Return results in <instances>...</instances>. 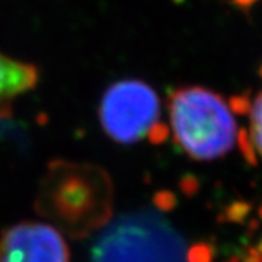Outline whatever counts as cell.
I'll return each mask as SVG.
<instances>
[{"mask_svg":"<svg viewBox=\"0 0 262 262\" xmlns=\"http://www.w3.org/2000/svg\"><path fill=\"white\" fill-rule=\"evenodd\" d=\"M35 211L64 236L88 237L113 220V179L94 163L51 160L38 185Z\"/></svg>","mask_w":262,"mask_h":262,"instance_id":"6da1fadb","label":"cell"},{"mask_svg":"<svg viewBox=\"0 0 262 262\" xmlns=\"http://www.w3.org/2000/svg\"><path fill=\"white\" fill-rule=\"evenodd\" d=\"M173 143L194 160H214L236 140V121L223 98L201 86L173 89L168 96Z\"/></svg>","mask_w":262,"mask_h":262,"instance_id":"7a4b0ae2","label":"cell"},{"mask_svg":"<svg viewBox=\"0 0 262 262\" xmlns=\"http://www.w3.org/2000/svg\"><path fill=\"white\" fill-rule=\"evenodd\" d=\"M91 262H188L178 233L158 214L121 215L103 229L92 246Z\"/></svg>","mask_w":262,"mask_h":262,"instance_id":"3957f363","label":"cell"},{"mask_svg":"<svg viewBox=\"0 0 262 262\" xmlns=\"http://www.w3.org/2000/svg\"><path fill=\"white\" fill-rule=\"evenodd\" d=\"M98 121L114 143L133 146L143 140L160 144L168 139V125L160 121V99L141 79H120L111 83L98 103Z\"/></svg>","mask_w":262,"mask_h":262,"instance_id":"277c9868","label":"cell"},{"mask_svg":"<svg viewBox=\"0 0 262 262\" xmlns=\"http://www.w3.org/2000/svg\"><path fill=\"white\" fill-rule=\"evenodd\" d=\"M0 262H70V249L54 226L20 222L0 233Z\"/></svg>","mask_w":262,"mask_h":262,"instance_id":"5b68a950","label":"cell"},{"mask_svg":"<svg viewBox=\"0 0 262 262\" xmlns=\"http://www.w3.org/2000/svg\"><path fill=\"white\" fill-rule=\"evenodd\" d=\"M39 79L37 64L0 51V110H8L18 98L34 91Z\"/></svg>","mask_w":262,"mask_h":262,"instance_id":"8992f818","label":"cell"},{"mask_svg":"<svg viewBox=\"0 0 262 262\" xmlns=\"http://www.w3.org/2000/svg\"><path fill=\"white\" fill-rule=\"evenodd\" d=\"M252 211V206L246 201H233L229 206L223 208L220 220L226 223H236L244 225Z\"/></svg>","mask_w":262,"mask_h":262,"instance_id":"52a82bcc","label":"cell"},{"mask_svg":"<svg viewBox=\"0 0 262 262\" xmlns=\"http://www.w3.org/2000/svg\"><path fill=\"white\" fill-rule=\"evenodd\" d=\"M251 133L252 143L262 156V92L256 96L251 108Z\"/></svg>","mask_w":262,"mask_h":262,"instance_id":"ba28073f","label":"cell"},{"mask_svg":"<svg viewBox=\"0 0 262 262\" xmlns=\"http://www.w3.org/2000/svg\"><path fill=\"white\" fill-rule=\"evenodd\" d=\"M215 255L214 246L208 242L192 245L187 251L188 262H213Z\"/></svg>","mask_w":262,"mask_h":262,"instance_id":"9c48e42d","label":"cell"},{"mask_svg":"<svg viewBox=\"0 0 262 262\" xmlns=\"http://www.w3.org/2000/svg\"><path fill=\"white\" fill-rule=\"evenodd\" d=\"M236 139H237V146L239 150L244 156V159L248 162V165L251 166H256L258 165V158H256V153H255V147H253L252 140L248 134V131L242 128L239 130V133L236 134Z\"/></svg>","mask_w":262,"mask_h":262,"instance_id":"30bf717a","label":"cell"},{"mask_svg":"<svg viewBox=\"0 0 262 262\" xmlns=\"http://www.w3.org/2000/svg\"><path fill=\"white\" fill-rule=\"evenodd\" d=\"M229 108L237 115H246L251 113L252 103L249 99V94L244 95H234L229 99Z\"/></svg>","mask_w":262,"mask_h":262,"instance_id":"8fae6325","label":"cell"},{"mask_svg":"<svg viewBox=\"0 0 262 262\" xmlns=\"http://www.w3.org/2000/svg\"><path fill=\"white\" fill-rule=\"evenodd\" d=\"M155 201H156V206L159 207L162 211H169V210H172L173 207H175V196L172 195L170 192L168 191H165V192H160L156 195L155 198Z\"/></svg>","mask_w":262,"mask_h":262,"instance_id":"7c38bea8","label":"cell"},{"mask_svg":"<svg viewBox=\"0 0 262 262\" xmlns=\"http://www.w3.org/2000/svg\"><path fill=\"white\" fill-rule=\"evenodd\" d=\"M198 187H200L198 179L195 177H192V175H187L185 178L182 179V182H181L182 191L185 194H188V195H194L196 191H198Z\"/></svg>","mask_w":262,"mask_h":262,"instance_id":"4fadbf2b","label":"cell"},{"mask_svg":"<svg viewBox=\"0 0 262 262\" xmlns=\"http://www.w3.org/2000/svg\"><path fill=\"white\" fill-rule=\"evenodd\" d=\"M255 2H258V0H233V3L236 6H239V8H242V9H248V8H251Z\"/></svg>","mask_w":262,"mask_h":262,"instance_id":"5bb4252c","label":"cell"},{"mask_svg":"<svg viewBox=\"0 0 262 262\" xmlns=\"http://www.w3.org/2000/svg\"><path fill=\"white\" fill-rule=\"evenodd\" d=\"M244 262H258V258H256V251H255V248H252V249H249V251H248L246 256H245Z\"/></svg>","mask_w":262,"mask_h":262,"instance_id":"9a60e30c","label":"cell"},{"mask_svg":"<svg viewBox=\"0 0 262 262\" xmlns=\"http://www.w3.org/2000/svg\"><path fill=\"white\" fill-rule=\"evenodd\" d=\"M258 252H262V237L258 241V244H256V248H255Z\"/></svg>","mask_w":262,"mask_h":262,"instance_id":"2e32d148","label":"cell"},{"mask_svg":"<svg viewBox=\"0 0 262 262\" xmlns=\"http://www.w3.org/2000/svg\"><path fill=\"white\" fill-rule=\"evenodd\" d=\"M241 261H242V259H241L239 256H232L230 259H227L226 262H241Z\"/></svg>","mask_w":262,"mask_h":262,"instance_id":"e0dca14e","label":"cell"},{"mask_svg":"<svg viewBox=\"0 0 262 262\" xmlns=\"http://www.w3.org/2000/svg\"><path fill=\"white\" fill-rule=\"evenodd\" d=\"M258 217H259V219L262 220V204H261V207L258 208Z\"/></svg>","mask_w":262,"mask_h":262,"instance_id":"ac0fdd59","label":"cell"},{"mask_svg":"<svg viewBox=\"0 0 262 262\" xmlns=\"http://www.w3.org/2000/svg\"><path fill=\"white\" fill-rule=\"evenodd\" d=\"M259 76L262 77V66H261V69H259Z\"/></svg>","mask_w":262,"mask_h":262,"instance_id":"d6986e66","label":"cell"}]
</instances>
